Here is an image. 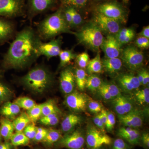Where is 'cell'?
<instances>
[{
  "label": "cell",
  "instance_id": "56",
  "mask_svg": "<svg viewBox=\"0 0 149 149\" xmlns=\"http://www.w3.org/2000/svg\"><path fill=\"white\" fill-rule=\"evenodd\" d=\"M12 145L8 141H6L4 143H0V149H12Z\"/></svg>",
  "mask_w": 149,
  "mask_h": 149
},
{
  "label": "cell",
  "instance_id": "42",
  "mask_svg": "<svg viewBox=\"0 0 149 149\" xmlns=\"http://www.w3.org/2000/svg\"><path fill=\"white\" fill-rule=\"evenodd\" d=\"M69 8L72 17V27L79 26L83 22L82 17L78 11L72 7H68Z\"/></svg>",
  "mask_w": 149,
  "mask_h": 149
},
{
  "label": "cell",
  "instance_id": "55",
  "mask_svg": "<svg viewBox=\"0 0 149 149\" xmlns=\"http://www.w3.org/2000/svg\"><path fill=\"white\" fill-rule=\"evenodd\" d=\"M139 36L146 37L149 39V27L148 25L144 27L142 31L139 34Z\"/></svg>",
  "mask_w": 149,
  "mask_h": 149
},
{
  "label": "cell",
  "instance_id": "14",
  "mask_svg": "<svg viewBox=\"0 0 149 149\" xmlns=\"http://www.w3.org/2000/svg\"><path fill=\"white\" fill-rule=\"evenodd\" d=\"M121 46L118 42L114 35H108L104 38L100 48L104 52L107 58H118L121 54Z\"/></svg>",
  "mask_w": 149,
  "mask_h": 149
},
{
  "label": "cell",
  "instance_id": "27",
  "mask_svg": "<svg viewBox=\"0 0 149 149\" xmlns=\"http://www.w3.org/2000/svg\"><path fill=\"white\" fill-rule=\"evenodd\" d=\"M76 56L77 54L72 50H61L58 55L60 61V67H64L68 65L72 60L75 59Z\"/></svg>",
  "mask_w": 149,
  "mask_h": 149
},
{
  "label": "cell",
  "instance_id": "15",
  "mask_svg": "<svg viewBox=\"0 0 149 149\" xmlns=\"http://www.w3.org/2000/svg\"><path fill=\"white\" fill-rule=\"evenodd\" d=\"M59 82L61 89L65 95H68L74 91L76 85L75 76L74 72L71 68H66L61 71Z\"/></svg>",
  "mask_w": 149,
  "mask_h": 149
},
{
  "label": "cell",
  "instance_id": "45",
  "mask_svg": "<svg viewBox=\"0 0 149 149\" xmlns=\"http://www.w3.org/2000/svg\"><path fill=\"white\" fill-rule=\"evenodd\" d=\"M87 106L91 112L96 114L100 113L103 109V106L102 104L96 101L92 100L89 102Z\"/></svg>",
  "mask_w": 149,
  "mask_h": 149
},
{
  "label": "cell",
  "instance_id": "61",
  "mask_svg": "<svg viewBox=\"0 0 149 149\" xmlns=\"http://www.w3.org/2000/svg\"><path fill=\"white\" fill-rule=\"evenodd\" d=\"M95 1H103V0H95Z\"/></svg>",
  "mask_w": 149,
  "mask_h": 149
},
{
  "label": "cell",
  "instance_id": "5",
  "mask_svg": "<svg viewBox=\"0 0 149 149\" xmlns=\"http://www.w3.org/2000/svg\"><path fill=\"white\" fill-rule=\"evenodd\" d=\"M112 142L111 138L103 133L93 124L88 125L85 133V144L89 149H94L110 145Z\"/></svg>",
  "mask_w": 149,
  "mask_h": 149
},
{
  "label": "cell",
  "instance_id": "22",
  "mask_svg": "<svg viewBox=\"0 0 149 149\" xmlns=\"http://www.w3.org/2000/svg\"><path fill=\"white\" fill-rule=\"evenodd\" d=\"M115 37L121 47L131 42L135 36V32L131 28H124L120 29Z\"/></svg>",
  "mask_w": 149,
  "mask_h": 149
},
{
  "label": "cell",
  "instance_id": "32",
  "mask_svg": "<svg viewBox=\"0 0 149 149\" xmlns=\"http://www.w3.org/2000/svg\"><path fill=\"white\" fill-rule=\"evenodd\" d=\"M102 83L101 79L95 74H90L87 78L86 87L89 91L92 92L97 91Z\"/></svg>",
  "mask_w": 149,
  "mask_h": 149
},
{
  "label": "cell",
  "instance_id": "31",
  "mask_svg": "<svg viewBox=\"0 0 149 149\" xmlns=\"http://www.w3.org/2000/svg\"><path fill=\"white\" fill-rule=\"evenodd\" d=\"M11 143L14 146H27L29 143L30 140L24 135L23 131L16 132L13 133L10 139Z\"/></svg>",
  "mask_w": 149,
  "mask_h": 149
},
{
  "label": "cell",
  "instance_id": "26",
  "mask_svg": "<svg viewBox=\"0 0 149 149\" xmlns=\"http://www.w3.org/2000/svg\"><path fill=\"white\" fill-rule=\"evenodd\" d=\"M74 72L76 86L80 91H84L88 77L87 72L81 68H76Z\"/></svg>",
  "mask_w": 149,
  "mask_h": 149
},
{
  "label": "cell",
  "instance_id": "33",
  "mask_svg": "<svg viewBox=\"0 0 149 149\" xmlns=\"http://www.w3.org/2000/svg\"><path fill=\"white\" fill-rule=\"evenodd\" d=\"M61 6L72 7L77 10L82 9L87 6L88 0H59Z\"/></svg>",
  "mask_w": 149,
  "mask_h": 149
},
{
  "label": "cell",
  "instance_id": "6",
  "mask_svg": "<svg viewBox=\"0 0 149 149\" xmlns=\"http://www.w3.org/2000/svg\"><path fill=\"white\" fill-rule=\"evenodd\" d=\"M96 12L120 23H125L127 20V12L125 9L114 1L100 4L96 7Z\"/></svg>",
  "mask_w": 149,
  "mask_h": 149
},
{
  "label": "cell",
  "instance_id": "34",
  "mask_svg": "<svg viewBox=\"0 0 149 149\" xmlns=\"http://www.w3.org/2000/svg\"><path fill=\"white\" fill-rule=\"evenodd\" d=\"M136 101L140 105L148 104L149 103L148 87L136 91L135 95Z\"/></svg>",
  "mask_w": 149,
  "mask_h": 149
},
{
  "label": "cell",
  "instance_id": "59",
  "mask_svg": "<svg viewBox=\"0 0 149 149\" xmlns=\"http://www.w3.org/2000/svg\"><path fill=\"white\" fill-rule=\"evenodd\" d=\"M2 139V137L1 135V133H0V142L1 141Z\"/></svg>",
  "mask_w": 149,
  "mask_h": 149
},
{
  "label": "cell",
  "instance_id": "47",
  "mask_svg": "<svg viewBox=\"0 0 149 149\" xmlns=\"http://www.w3.org/2000/svg\"><path fill=\"white\" fill-rule=\"evenodd\" d=\"M135 44L136 47L140 49H148L149 47V39L140 36L136 39Z\"/></svg>",
  "mask_w": 149,
  "mask_h": 149
},
{
  "label": "cell",
  "instance_id": "4",
  "mask_svg": "<svg viewBox=\"0 0 149 149\" xmlns=\"http://www.w3.org/2000/svg\"><path fill=\"white\" fill-rule=\"evenodd\" d=\"M74 35L79 44L94 52H99L104 40L102 32L93 22L74 32Z\"/></svg>",
  "mask_w": 149,
  "mask_h": 149
},
{
  "label": "cell",
  "instance_id": "9",
  "mask_svg": "<svg viewBox=\"0 0 149 149\" xmlns=\"http://www.w3.org/2000/svg\"><path fill=\"white\" fill-rule=\"evenodd\" d=\"M25 0H0V17L10 19L24 15Z\"/></svg>",
  "mask_w": 149,
  "mask_h": 149
},
{
  "label": "cell",
  "instance_id": "60",
  "mask_svg": "<svg viewBox=\"0 0 149 149\" xmlns=\"http://www.w3.org/2000/svg\"><path fill=\"white\" fill-rule=\"evenodd\" d=\"M94 149H104L103 148H102V147H100V148H95Z\"/></svg>",
  "mask_w": 149,
  "mask_h": 149
},
{
  "label": "cell",
  "instance_id": "30",
  "mask_svg": "<svg viewBox=\"0 0 149 149\" xmlns=\"http://www.w3.org/2000/svg\"><path fill=\"white\" fill-rule=\"evenodd\" d=\"M60 130L56 129H49L45 138L42 142L48 146H52L56 143L63 136Z\"/></svg>",
  "mask_w": 149,
  "mask_h": 149
},
{
  "label": "cell",
  "instance_id": "44",
  "mask_svg": "<svg viewBox=\"0 0 149 149\" xmlns=\"http://www.w3.org/2000/svg\"><path fill=\"white\" fill-rule=\"evenodd\" d=\"M116 118L113 113L107 111V120L105 125L106 131L111 132L113 130L116 124Z\"/></svg>",
  "mask_w": 149,
  "mask_h": 149
},
{
  "label": "cell",
  "instance_id": "21",
  "mask_svg": "<svg viewBox=\"0 0 149 149\" xmlns=\"http://www.w3.org/2000/svg\"><path fill=\"white\" fill-rule=\"evenodd\" d=\"M102 61L103 68L111 75H113L119 72L122 67V61L119 58H105L103 59Z\"/></svg>",
  "mask_w": 149,
  "mask_h": 149
},
{
  "label": "cell",
  "instance_id": "50",
  "mask_svg": "<svg viewBox=\"0 0 149 149\" xmlns=\"http://www.w3.org/2000/svg\"><path fill=\"white\" fill-rule=\"evenodd\" d=\"M93 122L94 123L95 125L97 126L96 127L98 129L103 133H106L105 127L102 121L100 113L96 114L95 116L93 118Z\"/></svg>",
  "mask_w": 149,
  "mask_h": 149
},
{
  "label": "cell",
  "instance_id": "36",
  "mask_svg": "<svg viewBox=\"0 0 149 149\" xmlns=\"http://www.w3.org/2000/svg\"><path fill=\"white\" fill-rule=\"evenodd\" d=\"M12 94L10 88L0 79V104L8 101L12 97Z\"/></svg>",
  "mask_w": 149,
  "mask_h": 149
},
{
  "label": "cell",
  "instance_id": "40",
  "mask_svg": "<svg viewBox=\"0 0 149 149\" xmlns=\"http://www.w3.org/2000/svg\"><path fill=\"white\" fill-rule=\"evenodd\" d=\"M75 59L80 68L83 69L86 68L90 61L89 55L86 52H83L77 55Z\"/></svg>",
  "mask_w": 149,
  "mask_h": 149
},
{
  "label": "cell",
  "instance_id": "10",
  "mask_svg": "<svg viewBox=\"0 0 149 149\" xmlns=\"http://www.w3.org/2000/svg\"><path fill=\"white\" fill-rule=\"evenodd\" d=\"M93 22L102 32L108 35H115L120 29V22L97 12L93 16Z\"/></svg>",
  "mask_w": 149,
  "mask_h": 149
},
{
  "label": "cell",
  "instance_id": "57",
  "mask_svg": "<svg viewBox=\"0 0 149 149\" xmlns=\"http://www.w3.org/2000/svg\"><path fill=\"white\" fill-rule=\"evenodd\" d=\"M143 69H142L139 71L137 76L141 85H142V82H143Z\"/></svg>",
  "mask_w": 149,
  "mask_h": 149
},
{
  "label": "cell",
  "instance_id": "39",
  "mask_svg": "<svg viewBox=\"0 0 149 149\" xmlns=\"http://www.w3.org/2000/svg\"><path fill=\"white\" fill-rule=\"evenodd\" d=\"M102 85L107 91L113 100L121 95L120 88L117 85L113 83L105 82H102Z\"/></svg>",
  "mask_w": 149,
  "mask_h": 149
},
{
  "label": "cell",
  "instance_id": "23",
  "mask_svg": "<svg viewBox=\"0 0 149 149\" xmlns=\"http://www.w3.org/2000/svg\"><path fill=\"white\" fill-rule=\"evenodd\" d=\"M14 130L13 122L8 118H2L0 120V133L6 141L10 140Z\"/></svg>",
  "mask_w": 149,
  "mask_h": 149
},
{
  "label": "cell",
  "instance_id": "19",
  "mask_svg": "<svg viewBox=\"0 0 149 149\" xmlns=\"http://www.w3.org/2000/svg\"><path fill=\"white\" fill-rule=\"evenodd\" d=\"M117 136L132 146L140 144L141 134L138 130L128 127H123L118 130Z\"/></svg>",
  "mask_w": 149,
  "mask_h": 149
},
{
  "label": "cell",
  "instance_id": "52",
  "mask_svg": "<svg viewBox=\"0 0 149 149\" xmlns=\"http://www.w3.org/2000/svg\"><path fill=\"white\" fill-rule=\"evenodd\" d=\"M142 144L143 146L146 149L149 148V133L148 132H145L141 136L140 143Z\"/></svg>",
  "mask_w": 149,
  "mask_h": 149
},
{
  "label": "cell",
  "instance_id": "7",
  "mask_svg": "<svg viewBox=\"0 0 149 149\" xmlns=\"http://www.w3.org/2000/svg\"><path fill=\"white\" fill-rule=\"evenodd\" d=\"M120 55L122 63L131 71L138 70L143 64V54L136 47H126L122 51Z\"/></svg>",
  "mask_w": 149,
  "mask_h": 149
},
{
  "label": "cell",
  "instance_id": "11",
  "mask_svg": "<svg viewBox=\"0 0 149 149\" xmlns=\"http://www.w3.org/2000/svg\"><path fill=\"white\" fill-rule=\"evenodd\" d=\"M56 0H27V13L30 19L55 7Z\"/></svg>",
  "mask_w": 149,
  "mask_h": 149
},
{
  "label": "cell",
  "instance_id": "18",
  "mask_svg": "<svg viewBox=\"0 0 149 149\" xmlns=\"http://www.w3.org/2000/svg\"><path fill=\"white\" fill-rule=\"evenodd\" d=\"M117 80L120 88L125 92L137 90L141 85L137 76L131 73L120 74Z\"/></svg>",
  "mask_w": 149,
  "mask_h": 149
},
{
  "label": "cell",
  "instance_id": "13",
  "mask_svg": "<svg viewBox=\"0 0 149 149\" xmlns=\"http://www.w3.org/2000/svg\"><path fill=\"white\" fill-rule=\"evenodd\" d=\"M88 99L84 94L74 91L67 95L65 104L70 109L75 112L85 111L88 106Z\"/></svg>",
  "mask_w": 149,
  "mask_h": 149
},
{
  "label": "cell",
  "instance_id": "48",
  "mask_svg": "<svg viewBox=\"0 0 149 149\" xmlns=\"http://www.w3.org/2000/svg\"><path fill=\"white\" fill-rule=\"evenodd\" d=\"M48 129L43 128H37V132L33 140L36 142H42L45 138Z\"/></svg>",
  "mask_w": 149,
  "mask_h": 149
},
{
  "label": "cell",
  "instance_id": "46",
  "mask_svg": "<svg viewBox=\"0 0 149 149\" xmlns=\"http://www.w3.org/2000/svg\"><path fill=\"white\" fill-rule=\"evenodd\" d=\"M113 104L115 110L118 115H123L125 114V111L123 110L122 102H121L120 95L116 98L113 100Z\"/></svg>",
  "mask_w": 149,
  "mask_h": 149
},
{
  "label": "cell",
  "instance_id": "28",
  "mask_svg": "<svg viewBox=\"0 0 149 149\" xmlns=\"http://www.w3.org/2000/svg\"><path fill=\"white\" fill-rule=\"evenodd\" d=\"M42 116H47L49 115L59 114L61 113L60 110L53 101L49 100L41 104Z\"/></svg>",
  "mask_w": 149,
  "mask_h": 149
},
{
  "label": "cell",
  "instance_id": "49",
  "mask_svg": "<svg viewBox=\"0 0 149 149\" xmlns=\"http://www.w3.org/2000/svg\"><path fill=\"white\" fill-rule=\"evenodd\" d=\"M120 98L125 114L132 111L133 110V106L130 101L127 98L121 95H120Z\"/></svg>",
  "mask_w": 149,
  "mask_h": 149
},
{
  "label": "cell",
  "instance_id": "37",
  "mask_svg": "<svg viewBox=\"0 0 149 149\" xmlns=\"http://www.w3.org/2000/svg\"><path fill=\"white\" fill-rule=\"evenodd\" d=\"M27 113L31 122L33 123L36 122L42 116L41 104H36L35 106L27 110Z\"/></svg>",
  "mask_w": 149,
  "mask_h": 149
},
{
  "label": "cell",
  "instance_id": "24",
  "mask_svg": "<svg viewBox=\"0 0 149 149\" xmlns=\"http://www.w3.org/2000/svg\"><path fill=\"white\" fill-rule=\"evenodd\" d=\"M20 108L14 103L7 101L0 109V113L7 118H12L19 113Z\"/></svg>",
  "mask_w": 149,
  "mask_h": 149
},
{
  "label": "cell",
  "instance_id": "35",
  "mask_svg": "<svg viewBox=\"0 0 149 149\" xmlns=\"http://www.w3.org/2000/svg\"><path fill=\"white\" fill-rule=\"evenodd\" d=\"M14 103L18 105L20 108L27 110V111L36 104V103L33 100L27 97H19L15 100Z\"/></svg>",
  "mask_w": 149,
  "mask_h": 149
},
{
  "label": "cell",
  "instance_id": "17",
  "mask_svg": "<svg viewBox=\"0 0 149 149\" xmlns=\"http://www.w3.org/2000/svg\"><path fill=\"white\" fill-rule=\"evenodd\" d=\"M14 24L10 19L0 17V45L8 42L15 36Z\"/></svg>",
  "mask_w": 149,
  "mask_h": 149
},
{
  "label": "cell",
  "instance_id": "3",
  "mask_svg": "<svg viewBox=\"0 0 149 149\" xmlns=\"http://www.w3.org/2000/svg\"><path fill=\"white\" fill-rule=\"evenodd\" d=\"M24 86L34 93H42L53 82V77L47 69L37 66L29 70L21 79Z\"/></svg>",
  "mask_w": 149,
  "mask_h": 149
},
{
  "label": "cell",
  "instance_id": "38",
  "mask_svg": "<svg viewBox=\"0 0 149 149\" xmlns=\"http://www.w3.org/2000/svg\"><path fill=\"white\" fill-rule=\"evenodd\" d=\"M39 121L40 123L43 125L54 126L58 124L59 122V117L58 114L54 113L40 118Z\"/></svg>",
  "mask_w": 149,
  "mask_h": 149
},
{
  "label": "cell",
  "instance_id": "25",
  "mask_svg": "<svg viewBox=\"0 0 149 149\" xmlns=\"http://www.w3.org/2000/svg\"><path fill=\"white\" fill-rule=\"evenodd\" d=\"M100 52H97L95 57L90 60L88 66L86 68L87 73L89 74L101 73L103 67Z\"/></svg>",
  "mask_w": 149,
  "mask_h": 149
},
{
  "label": "cell",
  "instance_id": "12",
  "mask_svg": "<svg viewBox=\"0 0 149 149\" xmlns=\"http://www.w3.org/2000/svg\"><path fill=\"white\" fill-rule=\"evenodd\" d=\"M62 44V41L61 37L54 38L46 43L43 42L41 40L38 46L39 56H45L48 59L58 56L61 50Z\"/></svg>",
  "mask_w": 149,
  "mask_h": 149
},
{
  "label": "cell",
  "instance_id": "43",
  "mask_svg": "<svg viewBox=\"0 0 149 149\" xmlns=\"http://www.w3.org/2000/svg\"><path fill=\"white\" fill-rule=\"evenodd\" d=\"M37 129V127L34 123H29L24 128L23 132L29 140H33L36 135Z\"/></svg>",
  "mask_w": 149,
  "mask_h": 149
},
{
  "label": "cell",
  "instance_id": "51",
  "mask_svg": "<svg viewBox=\"0 0 149 149\" xmlns=\"http://www.w3.org/2000/svg\"><path fill=\"white\" fill-rule=\"evenodd\" d=\"M62 7L63 8V14H64L65 21H66L67 23L69 25V27L71 28L72 27V17L70 11L68 7Z\"/></svg>",
  "mask_w": 149,
  "mask_h": 149
},
{
  "label": "cell",
  "instance_id": "53",
  "mask_svg": "<svg viewBox=\"0 0 149 149\" xmlns=\"http://www.w3.org/2000/svg\"><path fill=\"white\" fill-rule=\"evenodd\" d=\"M98 91L99 94L104 99V100H113L111 97L109 93H108L107 90L105 89L102 85H101L100 87L99 88L98 90H97Z\"/></svg>",
  "mask_w": 149,
  "mask_h": 149
},
{
  "label": "cell",
  "instance_id": "29",
  "mask_svg": "<svg viewBox=\"0 0 149 149\" xmlns=\"http://www.w3.org/2000/svg\"><path fill=\"white\" fill-rule=\"evenodd\" d=\"M31 122L27 113H24L15 118L13 122L16 132H22Z\"/></svg>",
  "mask_w": 149,
  "mask_h": 149
},
{
  "label": "cell",
  "instance_id": "16",
  "mask_svg": "<svg viewBox=\"0 0 149 149\" xmlns=\"http://www.w3.org/2000/svg\"><path fill=\"white\" fill-rule=\"evenodd\" d=\"M119 122L125 127L133 128H140L143 122V118L141 112L136 110H132L127 113L123 115H118Z\"/></svg>",
  "mask_w": 149,
  "mask_h": 149
},
{
  "label": "cell",
  "instance_id": "41",
  "mask_svg": "<svg viewBox=\"0 0 149 149\" xmlns=\"http://www.w3.org/2000/svg\"><path fill=\"white\" fill-rule=\"evenodd\" d=\"M110 149H131L132 146L120 138L112 141Z\"/></svg>",
  "mask_w": 149,
  "mask_h": 149
},
{
  "label": "cell",
  "instance_id": "54",
  "mask_svg": "<svg viewBox=\"0 0 149 149\" xmlns=\"http://www.w3.org/2000/svg\"><path fill=\"white\" fill-rule=\"evenodd\" d=\"M149 83V73L146 70L143 69V75L142 85L146 86L148 85Z\"/></svg>",
  "mask_w": 149,
  "mask_h": 149
},
{
  "label": "cell",
  "instance_id": "58",
  "mask_svg": "<svg viewBox=\"0 0 149 149\" xmlns=\"http://www.w3.org/2000/svg\"><path fill=\"white\" fill-rule=\"evenodd\" d=\"M124 3H128L129 1V0H122Z\"/></svg>",
  "mask_w": 149,
  "mask_h": 149
},
{
  "label": "cell",
  "instance_id": "20",
  "mask_svg": "<svg viewBox=\"0 0 149 149\" xmlns=\"http://www.w3.org/2000/svg\"><path fill=\"white\" fill-rule=\"evenodd\" d=\"M80 116L74 113L67 115L61 123V132L64 134L69 133L74 130L75 127L82 121Z\"/></svg>",
  "mask_w": 149,
  "mask_h": 149
},
{
  "label": "cell",
  "instance_id": "8",
  "mask_svg": "<svg viewBox=\"0 0 149 149\" xmlns=\"http://www.w3.org/2000/svg\"><path fill=\"white\" fill-rule=\"evenodd\" d=\"M59 148L68 149H83L85 144V134L83 130L77 129L65 134L56 143Z\"/></svg>",
  "mask_w": 149,
  "mask_h": 149
},
{
  "label": "cell",
  "instance_id": "1",
  "mask_svg": "<svg viewBox=\"0 0 149 149\" xmlns=\"http://www.w3.org/2000/svg\"><path fill=\"white\" fill-rule=\"evenodd\" d=\"M32 27H24L17 33L4 55L2 65L4 68L21 69L40 57L38 46L41 41Z\"/></svg>",
  "mask_w": 149,
  "mask_h": 149
},
{
  "label": "cell",
  "instance_id": "2",
  "mask_svg": "<svg viewBox=\"0 0 149 149\" xmlns=\"http://www.w3.org/2000/svg\"><path fill=\"white\" fill-rule=\"evenodd\" d=\"M71 28L67 23L61 6L54 13L49 15L38 24L37 34L41 40L53 39L62 33L74 35Z\"/></svg>",
  "mask_w": 149,
  "mask_h": 149
}]
</instances>
